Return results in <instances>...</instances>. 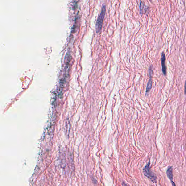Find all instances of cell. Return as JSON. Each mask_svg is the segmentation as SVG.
Wrapping results in <instances>:
<instances>
[{
	"instance_id": "6da1fadb",
	"label": "cell",
	"mask_w": 186,
	"mask_h": 186,
	"mask_svg": "<svg viewBox=\"0 0 186 186\" xmlns=\"http://www.w3.org/2000/svg\"><path fill=\"white\" fill-rule=\"evenodd\" d=\"M105 12H106V6L104 4L102 8L100 14L97 18L96 22L95 29L97 33H99L101 31Z\"/></svg>"
},
{
	"instance_id": "7a4b0ae2",
	"label": "cell",
	"mask_w": 186,
	"mask_h": 186,
	"mask_svg": "<svg viewBox=\"0 0 186 186\" xmlns=\"http://www.w3.org/2000/svg\"><path fill=\"white\" fill-rule=\"evenodd\" d=\"M150 160H149L148 163L146 165L143 169L144 175L148 178L153 183H157V177L155 174L150 170Z\"/></svg>"
},
{
	"instance_id": "3957f363",
	"label": "cell",
	"mask_w": 186,
	"mask_h": 186,
	"mask_svg": "<svg viewBox=\"0 0 186 186\" xmlns=\"http://www.w3.org/2000/svg\"><path fill=\"white\" fill-rule=\"evenodd\" d=\"M165 53L164 52H162V53L161 56V60L162 73L164 75H165L166 73V68L165 65Z\"/></svg>"
},
{
	"instance_id": "277c9868",
	"label": "cell",
	"mask_w": 186,
	"mask_h": 186,
	"mask_svg": "<svg viewBox=\"0 0 186 186\" xmlns=\"http://www.w3.org/2000/svg\"><path fill=\"white\" fill-rule=\"evenodd\" d=\"M172 166H169L166 170V174L168 178L170 180V181L173 180V174Z\"/></svg>"
},
{
	"instance_id": "5b68a950",
	"label": "cell",
	"mask_w": 186,
	"mask_h": 186,
	"mask_svg": "<svg viewBox=\"0 0 186 186\" xmlns=\"http://www.w3.org/2000/svg\"><path fill=\"white\" fill-rule=\"evenodd\" d=\"M152 80L151 77H150L149 80L148 81V83L147 85V88H146V94H147V93L149 92L150 89H151L152 87Z\"/></svg>"
},
{
	"instance_id": "8992f818",
	"label": "cell",
	"mask_w": 186,
	"mask_h": 186,
	"mask_svg": "<svg viewBox=\"0 0 186 186\" xmlns=\"http://www.w3.org/2000/svg\"><path fill=\"white\" fill-rule=\"evenodd\" d=\"M171 181V184H172V186H176V184L174 182V181Z\"/></svg>"
},
{
	"instance_id": "52a82bcc",
	"label": "cell",
	"mask_w": 186,
	"mask_h": 186,
	"mask_svg": "<svg viewBox=\"0 0 186 186\" xmlns=\"http://www.w3.org/2000/svg\"><path fill=\"white\" fill-rule=\"evenodd\" d=\"M184 91L185 93V94L186 92V80L185 81V84Z\"/></svg>"
}]
</instances>
